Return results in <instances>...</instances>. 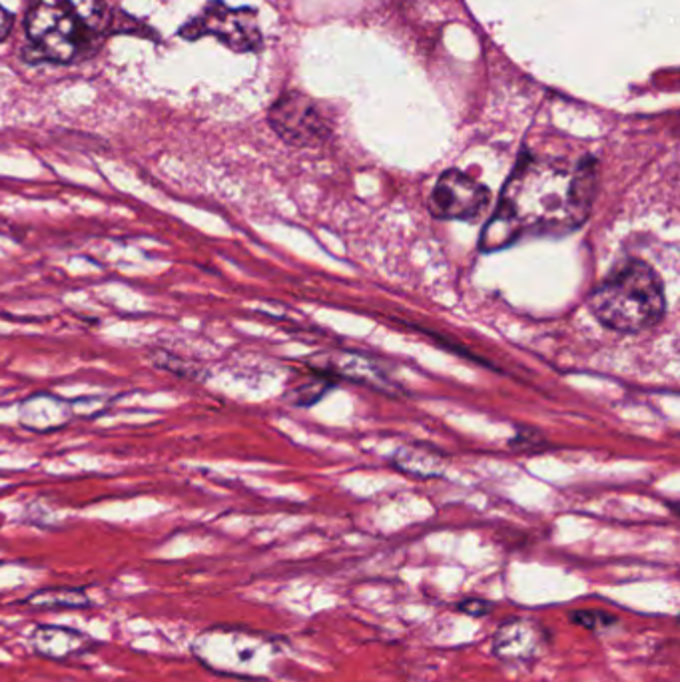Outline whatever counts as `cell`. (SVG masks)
Returning a JSON list of instances; mask_svg holds the SVG:
<instances>
[{
	"label": "cell",
	"mask_w": 680,
	"mask_h": 682,
	"mask_svg": "<svg viewBox=\"0 0 680 682\" xmlns=\"http://www.w3.org/2000/svg\"><path fill=\"white\" fill-rule=\"evenodd\" d=\"M597 196V164L585 158L576 166L559 160L524 156L503 190L501 202L485 224L482 250L507 248L524 236L565 234L585 224Z\"/></svg>",
	"instance_id": "1"
},
{
	"label": "cell",
	"mask_w": 680,
	"mask_h": 682,
	"mask_svg": "<svg viewBox=\"0 0 680 682\" xmlns=\"http://www.w3.org/2000/svg\"><path fill=\"white\" fill-rule=\"evenodd\" d=\"M589 307L608 329L639 334L665 317L667 300L655 268L643 260H627L593 290Z\"/></svg>",
	"instance_id": "2"
},
{
	"label": "cell",
	"mask_w": 680,
	"mask_h": 682,
	"mask_svg": "<svg viewBox=\"0 0 680 682\" xmlns=\"http://www.w3.org/2000/svg\"><path fill=\"white\" fill-rule=\"evenodd\" d=\"M102 0H34L26 17L32 61L73 63L105 31Z\"/></svg>",
	"instance_id": "3"
},
{
	"label": "cell",
	"mask_w": 680,
	"mask_h": 682,
	"mask_svg": "<svg viewBox=\"0 0 680 682\" xmlns=\"http://www.w3.org/2000/svg\"><path fill=\"white\" fill-rule=\"evenodd\" d=\"M192 651L212 671L236 676H258L278 654L276 640L270 637L231 627L202 632Z\"/></svg>",
	"instance_id": "4"
},
{
	"label": "cell",
	"mask_w": 680,
	"mask_h": 682,
	"mask_svg": "<svg viewBox=\"0 0 680 682\" xmlns=\"http://www.w3.org/2000/svg\"><path fill=\"white\" fill-rule=\"evenodd\" d=\"M186 41H198L202 36H216L236 53H251L262 46V32L256 11L231 9L222 0H209L199 17L186 22L179 31Z\"/></svg>",
	"instance_id": "5"
},
{
	"label": "cell",
	"mask_w": 680,
	"mask_h": 682,
	"mask_svg": "<svg viewBox=\"0 0 680 682\" xmlns=\"http://www.w3.org/2000/svg\"><path fill=\"white\" fill-rule=\"evenodd\" d=\"M489 190L460 170H447L431 190L428 210L441 220H477L489 204Z\"/></svg>",
	"instance_id": "6"
},
{
	"label": "cell",
	"mask_w": 680,
	"mask_h": 682,
	"mask_svg": "<svg viewBox=\"0 0 680 682\" xmlns=\"http://www.w3.org/2000/svg\"><path fill=\"white\" fill-rule=\"evenodd\" d=\"M270 125L292 147H315L330 137V122L312 98L300 93L283 95L270 110Z\"/></svg>",
	"instance_id": "7"
},
{
	"label": "cell",
	"mask_w": 680,
	"mask_h": 682,
	"mask_svg": "<svg viewBox=\"0 0 680 682\" xmlns=\"http://www.w3.org/2000/svg\"><path fill=\"white\" fill-rule=\"evenodd\" d=\"M551 645V632L539 620L509 619L495 630L493 657L503 664H531L543 657Z\"/></svg>",
	"instance_id": "8"
},
{
	"label": "cell",
	"mask_w": 680,
	"mask_h": 682,
	"mask_svg": "<svg viewBox=\"0 0 680 682\" xmlns=\"http://www.w3.org/2000/svg\"><path fill=\"white\" fill-rule=\"evenodd\" d=\"M32 647L41 657L53 661H66L88 651L93 647V640L78 630L42 625L32 632Z\"/></svg>",
	"instance_id": "9"
},
{
	"label": "cell",
	"mask_w": 680,
	"mask_h": 682,
	"mask_svg": "<svg viewBox=\"0 0 680 682\" xmlns=\"http://www.w3.org/2000/svg\"><path fill=\"white\" fill-rule=\"evenodd\" d=\"M34 609H83L90 607V600L76 588H42L26 598Z\"/></svg>",
	"instance_id": "10"
},
{
	"label": "cell",
	"mask_w": 680,
	"mask_h": 682,
	"mask_svg": "<svg viewBox=\"0 0 680 682\" xmlns=\"http://www.w3.org/2000/svg\"><path fill=\"white\" fill-rule=\"evenodd\" d=\"M396 467L399 472H406L415 477H433L443 472L440 455L435 452H428V447L399 450L396 455Z\"/></svg>",
	"instance_id": "11"
},
{
	"label": "cell",
	"mask_w": 680,
	"mask_h": 682,
	"mask_svg": "<svg viewBox=\"0 0 680 682\" xmlns=\"http://www.w3.org/2000/svg\"><path fill=\"white\" fill-rule=\"evenodd\" d=\"M569 620L576 627L591 630V632H605V630L615 629L618 625V617L603 609L571 610Z\"/></svg>",
	"instance_id": "12"
},
{
	"label": "cell",
	"mask_w": 680,
	"mask_h": 682,
	"mask_svg": "<svg viewBox=\"0 0 680 682\" xmlns=\"http://www.w3.org/2000/svg\"><path fill=\"white\" fill-rule=\"evenodd\" d=\"M455 609L463 613V615H467V617H473V619H482V617H487L492 613L493 603L485 600V598H463V600L455 605Z\"/></svg>",
	"instance_id": "13"
},
{
	"label": "cell",
	"mask_w": 680,
	"mask_h": 682,
	"mask_svg": "<svg viewBox=\"0 0 680 682\" xmlns=\"http://www.w3.org/2000/svg\"><path fill=\"white\" fill-rule=\"evenodd\" d=\"M154 364H156L158 368L168 369V371H172V374H176V376H192L190 371L192 369L186 366V361H182L176 356H170L166 351H158L156 356L150 357Z\"/></svg>",
	"instance_id": "14"
},
{
	"label": "cell",
	"mask_w": 680,
	"mask_h": 682,
	"mask_svg": "<svg viewBox=\"0 0 680 682\" xmlns=\"http://www.w3.org/2000/svg\"><path fill=\"white\" fill-rule=\"evenodd\" d=\"M541 441H543V437L537 431H529V435H525V431L521 430L511 445H514L515 450H521V452L524 450H539L541 445H544Z\"/></svg>",
	"instance_id": "15"
},
{
	"label": "cell",
	"mask_w": 680,
	"mask_h": 682,
	"mask_svg": "<svg viewBox=\"0 0 680 682\" xmlns=\"http://www.w3.org/2000/svg\"><path fill=\"white\" fill-rule=\"evenodd\" d=\"M12 24H14V19H12L11 12L7 11V9L0 4V43L9 39V34H11L12 31Z\"/></svg>",
	"instance_id": "16"
}]
</instances>
